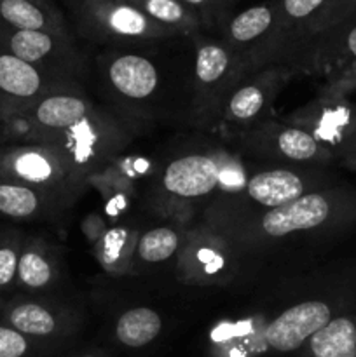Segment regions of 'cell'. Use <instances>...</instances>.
Masks as SVG:
<instances>
[{
  "label": "cell",
  "mask_w": 356,
  "mask_h": 357,
  "mask_svg": "<svg viewBox=\"0 0 356 357\" xmlns=\"http://www.w3.org/2000/svg\"><path fill=\"white\" fill-rule=\"evenodd\" d=\"M163 26L181 33L201 26V17L180 0H128Z\"/></svg>",
  "instance_id": "obj_17"
},
{
  "label": "cell",
  "mask_w": 356,
  "mask_h": 357,
  "mask_svg": "<svg viewBox=\"0 0 356 357\" xmlns=\"http://www.w3.org/2000/svg\"><path fill=\"white\" fill-rule=\"evenodd\" d=\"M49 349L0 323V357H42Z\"/></svg>",
  "instance_id": "obj_23"
},
{
  "label": "cell",
  "mask_w": 356,
  "mask_h": 357,
  "mask_svg": "<svg viewBox=\"0 0 356 357\" xmlns=\"http://www.w3.org/2000/svg\"><path fill=\"white\" fill-rule=\"evenodd\" d=\"M356 222L355 192H309L281 208L269 209L260 218V230L279 239L295 232L327 225H351Z\"/></svg>",
  "instance_id": "obj_1"
},
{
  "label": "cell",
  "mask_w": 356,
  "mask_h": 357,
  "mask_svg": "<svg viewBox=\"0 0 356 357\" xmlns=\"http://www.w3.org/2000/svg\"><path fill=\"white\" fill-rule=\"evenodd\" d=\"M2 307H3V300L0 298V310H2Z\"/></svg>",
  "instance_id": "obj_33"
},
{
  "label": "cell",
  "mask_w": 356,
  "mask_h": 357,
  "mask_svg": "<svg viewBox=\"0 0 356 357\" xmlns=\"http://www.w3.org/2000/svg\"><path fill=\"white\" fill-rule=\"evenodd\" d=\"M306 187L304 178L293 171L272 169L251 176L246 185V194L257 204L274 209L302 197L307 194Z\"/></svg>",
  "instance_id": "obj_11"
},
{
  "label": "cell",
  "mask_w": 356,
  "mask_h": 357,
  "mask_svg": "<svg viewBox=\"0 0 356 357\" xmlns=\"http://www.w3.org/2000/svg\"><path fill=\"white\" fill-rule=\"evenodd\" d=\"M351 300H306L290 307L265 326L264 340L279 354L302 351L313 335L323 330L332 319L355 309Z\"/></svg>",
  "instance_id": "obj_3"
},
{
  "label": "cell",
  "mask_w": 356,
  "mask_h": 357,
  "mask_svg": "<svg viewBox=\"0 0 356 357\" xmlns=\"http://www.w3.org/2000/svg\"><path fill=\"white\" fill-rule=\"evenodd\" d=\"M0 321L23 333L24 337L44 345L45 349L51 342H59L68 337V330L61 317L35 300H14L10 303H3Z\"/></svg>",
  "instance_id": "obj_6"
},
{
  "label": "cell",
  "mask_w": 356,
  "mask_h": 357,
  "mask_svg": "<svg viewBox=\"0 0 356 357\" xmlns=\"http://www.w3.org/2000/svg\"><path fill=\"white\" fill-rule=\"evenodd\" d=\"M278 7L274 2L251 6L232 16L227 23V40L232 45H248L255 40L274 35Z\"/></svg>",
  "instance_id": "obj_15"
},
{
  "label": "cell",
  "mask_w": 356,
  "mask_h": 357,
  "mask_svg": "<svg viewBox=\"0 0 356 357\" xmlns=\"http://www.w3.org/2000/svg\"><path fill=\"white\" fill-rule=\"evenodd\" d=\"M265 94L257 86H244L232 94L229 101V114L236 121H250L264 108Z\"/></svg>",
  "instance_id": "obj_24"
},
{
  "label": "cell",
  "mask_w": 356,
  "mask_h": 357,
  "mask_svg": "<svg viewBox=\"0 0 356 357\" xmlns=\"http://www.w3.org/2000/svg\"><path fill=\"white\" fill-rule=\"evenodd\" d=\"M110 86L129 100H147L159 86V73L149 58L140 54H119L107 66Z\"/></svg>",
  "instance_id": "obj_9"
},
{
  "label": "cell",
  "mask_w": 356,
  "mask_h": 357,
  "mask_svg": "<svg viewBox=\"0 0 356 357\" xmlns=\"http://www.w3.org/2000/svg\"><path fill=\"white\" fill-rule=\"evenodd\" d=\"M80 31L105 40H156L177 31L163 26L128 0L73 6Z\"/></svg>",
  "instance_id": "obj_2"
},
{
  "label": "cell",
  "mask_w": 356,
  "mask_h": 357,
  "mask_svg": "<svg viewBox=\"0 0 356 357\" xmlns=\"http://www.w3.org/2000/svg\"><path fill=\"white\" fill-rule=\"evenodd\" d=\"M163 330V319L149 307H135L119 316L115 338L128 349H142L152 344Z\"/></svg>",
  "instance_id": "obj_16"
},
{
  "label": "cell",
  "mask_w": 356,
  "mask_h": 357,
  "mask_svg": "<svg viewBox=\"0 0 356 357\" xmlns=\"http://www.w3.org/2000/svg\"><path fill=\"white\" fill-rule=\"evenodd\" d=\"M180 2H184L187 7H191L202 21L218 14L220 10H222L227 3L232 2V0H180Z\"/></svg>",
  "instance_id": "obj_27"
},
{
  "label": "cell",
  "mask_w": 356,
  "mask_h": 357,
  "mask_svg": "<svg viewBox=\"0 0 356 357\" xmlns=\"http://www.w3.org/2000/svg\"><path fill=\"white\" fill-rule=\"evenodd\" d=\"M356 16V0H330L316 20L307 28V35H318L321 31L334 28L335 24Z\"/></svg>",
  "instance_id": "obj_25"
},
{
  "label": "cell",
  "mask_w": 356,
  "mask_h": 357,
  "mask_svg": "<svg viewBox=\"0 0 356 357\" xmlns=\"http://www.w3.org/2000/svg\"><path fill=\"white\" fill-rule=\"evenodd\" d=\"M20 253L21 246L17 237H0V293L7 291L16 282Z\"/></svg>",
  "instance_id": "obj_26"
},
{
  "label": "cell",
  "mask_w": 356,
  "mask_h": 357,
  "mask_svg": "<svg viewBox=\"0 0 356 357\" xmlns=\"http://www.w3.org/2000/svg\"><path fill=\"white\" fill-rule=\"evenodd\" d=\"M341 84H342V86H344V87H353V86L356 87V77H355V79L344 80V82H341Z\"/></svg>",
  "instance_id": "obj_32"
},
{
  "label": "cell",
  "mask_w": 356,
  "mask_h": 357,
  "mask_svg": "<svg viewBox=\"0 0 356 357\" xmlns=\"http://www.w3.org/2000/svg\"><path fill=\"white\" fill-rule=\"evenodd\" d=\"M0 23L16 30L68 33L58 9H49L31 0H0Z\"/></svg>",
  "instance_id": "obj_13"
},
{
  "label": "cell",
  "mask_w": 356,
  "mask_h": 357,
  "mask_svg": "<svg viewBox=\"0 0 356 357\" xmlns=\"http://www.w3.org/2000/svg\"><path fill=\"white\" fill-rule=\"evenodd\" d=\"M0 45L23 61L42 70L59 68L75 61L77 52L68 33L16 30L0 23Z\"/></svg>",
  "instance_id": "obj_5"
},
{
  "label": "cell",
  "mask_w": 356,
  "mask_h": 357,
  "mask_svg": "<svg viewBox=\"0 0 356 357\" xmlns=\"http://www.w3.org/2000/svg\"><path fill=\"white\" fill-rule=\"evenodd\" d=\"M65 166L59 153L44 145H13L0 150V178L45 190L59 185Z\"/></svg>",
  "instance_id": "obj_4"
},
{
  "label": "cell",
  "mask_w": 356,
  "mask_h": 357,
  "mask_svg": "<svg viewBox=\"0 0 356 357\" xmlns=\"http://www.w3.org/2000/svg\"><path fill=\"white\" fill-rule=\"evenodd\" d=\"M42 190L0 178V215L28 220L42 209Z\"/></svg>",
  "instance_id": "obj_18"
},
{
  "label": "cell",
  "mask_w": 356,
  "mask_h": 357,
  "mask_svg": "<svg viewBox=\"0 0 356 357\" xmlns=\"http://www.w3.org/2000/svg\"><path fill=\"white\" fill-rule=\"evenodd\" d=\"M40 131H66L77 128L87 115V103L72 94H49L24 107Z\"/></svg>",
  "instance_id": "obj_10"
},
{
  "label": "cell",
  "mask_w": 356,
  "mask_h": 357,
  "mask_svg": "<svg viewBox=\"0 0 356 357\" xmlns=\"http://www.w3.org/2000/svg\"><path fill=\"white\" fill-rule=\"evenodd\" d=\"M45 70L23 61L0 45V98L13 103H35L47 91Z\"/></svg>",
  "instance_id": "obj_8"
},
{
  "label": "cell",
  "mask_w": 356,
  "mask_h": 357,
  "mask_svg": "<svg viewBox=\"0 0 356 357\" xmlns=\"http://www.w3.org/2000/svg\"><path fill=\"white\" fill-rule=\"evenodd\" d=\"M220 180L218 164L209 155H185L166 167L163 185L177 197H202L212 194Z\"/></svg>",
  "instance_id": "obj_7"
},
{
  "label": "cell",
  "mask_w": 356,
  "mask_h": 357,
  "mask_svg": "<svg viewBox=\"0 0 356 357\" xmlns=\"http://www.w3.org/2000/svg\"><path fill=\"white\" fill-rule=\"evenodd\" d=\"M348 166L351 167L353 171H356V146H353L349 150V155H348Z\"/></svg>",
  "instance_id": "obj_29"
},
{
  "label": "cell",
  "mask_w": 356,
  "mask_h": 357,
  "mask_svg": "<svg viewBox=\"0 0 356 357\" xmlns=\"http://www.w3.org/2000/svg\"><path fill=\"white\" fill-rule=\"evenodd\" d=\"M279 153L292 160H313L325 157V149L320 139L304 129H285L276 138Z\"/></svg>",
  "instance_id": "obj_21"
},
{
  "label": "cell",
  "mask_w": 356,
  "mask_h": 357,
  "mask_svg": "<svg viewBox=\"0 0 356 357\" xmlns=\"http://www.w3.org/2000/svg\"><path fill=\"white\" fill-rule=\"evenodd\" d=\"M320 38L327 65L335 66L344 80L356 77V16L314 35ZM342 80V82H344Z\"/></svg>",
  "instance_id": "obj_14"
},
{
  "label": "cell",
  "mask_w": 356,
  "mask_h": 357,
  "mask_svg": "<svg viewBox=\"0 0 356 357\" xmlns=\"http://www.w3.org/2000/svg\"><path fill=\"white\" fill-rule=\"evenodd\" d=\"M304 357H356V307L332 319L302 347Z\"/></svg>",
  "instance_id": "obj_12"
},
{
  "label": "cell",
  "mask_w": 356,
  "mask_h": 357,
  "mask_svg": "<svg viewBox=\"0 0 356 357\" xmlns=\"http://www.w3.org/2000/svg\"><path fill=\"white\" fill-rule=\"evenodd\" d=\"M178 243L180 239L175 230L161 227V229H152L143 234L140 237L136 251H138L140 260L147 264H159L177 253Z\"/></svg>",
  "instance_id": "obj_22"
},
{
  "label": "cell",
  "mask_w": 356,
  "mask_h": 357,
  "mask_svg": "<svg viewBox=\"0 0 356 357\" xmlns=\"http://www.w3.org/2000/svg\"><path fill=\"white\" fill-rule=\"evenodd\" d=\"M31 2H35V3H40V6H44V7H49V9H58V7L54 6V0H31Z\"/></svg>",
  "instance_id": "obj_30"
},
{
  "label": "cell",
  "mask_w": 356,
  "mask_h": 357,
  "mask_svg": "<svg viewBox=\"0 0 356 357\" xmlns=\"http://www.w3.org/2000/svg\"><path fill=\"white\" fill-rule=\"evenodd\" d=\"M70 357H108L103 352H98V351H86V352H77V354L70 356Z\"/></svg>",
  "instance_id": "obj_28"
},
{
  "label": "cell",
  "mask_w": 356,
  "mask_h": 357,
  "mask_svg": "<svg viewBox=\"0 0 356 357\" xmlns=\"http://www.w3.org/2000/svg\"><path fill=\"white\" fill-rule=\"evenodd\" d=\"M230 63L232 56L225 45L212 40L199 42L195 54V77L202 86L218 84L229 73Z\"/></svg>",
  "instance_id": "obj_20"
},
{
  "label": "cell",
  "mask_w": 356,
  "mask_h": 357,
  "mask_svg": "<svg viewBox=\"0 0 356 357\" xmlns=\"http://www.w3.org/2000/svg\"><path fill=\"white\" fill-rule=\"evenodd\" d=\"M101 2H110V0H72L73 6H82V3H101Z\"/></svg>",
  "instance_id": "obj_31"
},
{
  "label": "cell",
  "mask_w": 356,
  "mask_h": 357,
  "mask_svg": "<svg viewBox=\"0 0 356 357\" xmlns=\"http://www.w3.org/2000/svg\"><path fill=\"white\" fill-rule=\"evenodd\" d=\"M52 279H54V268L51 260L45 257L44 250L37 243L21 246L16 278L17 284L30 291H37L47 288Z\"/></svg>",
  "instance_id": "obj_19"
}]
</instances>
